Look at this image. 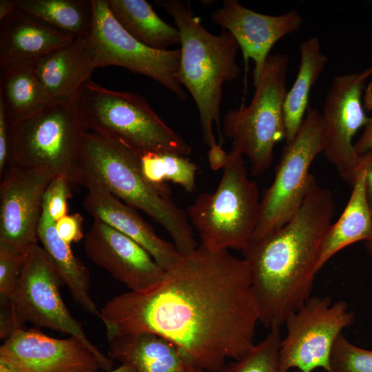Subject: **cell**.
<instances>
[{
    "instance_id": "cell-1",
    "label": "cell",
    "mask_w": 372,
    "mask_h": 372,
    "mask_svg": "<svg viewBox=\"0 0 372 372\" xmlns=\"http://www.w3.org/2000/svg\"><path fill=\"white\" fill-rule=\"evenodd\" d=\"M106 336L150 332L177 344L206 372H218L255 344L260 322L249 265L228 250L202 245L161 280L120 294L100 309Z\"/></svg>"
},
{
    "instance_id": "cell-2",
    "label": "cell",
    "mask_w": 372,
    "mask_h": 372,
    "mask_svg": "<svg viewBox=\"0 0 372 372\" xmlns=\"http://www.w3.org/2000/svg\"><path fill=\"white\" fill-rule=\"evenodd\" d=\"M331 191L312 174L298 211L278 230L251 240L242 251L251 274L260 322L280 329L311 297L324 236L332 224Z\"/></svg>"
},
{
    "instance_id": "cell-3",
    "label": "cell",
    "mask_w": 372,
    "mask_h": 372,
    "mask_svg": "<svg viewBox=\"0 0 372 372\" xmlns=\"http://www.w3.org/2000/svg\"><path fill=\"white\" fill-rule=\"evenodd\" d=\"M141 156L118 141L85 129L80 154L82 185L88 181L99 183L124 203L147 214L169 233L178 252L185 256L198 246L187 212L171 198L170 189L147 180Z\"/></svg>"
},
{
    "instance_id": "cell-4",
    "label": "cell",
    "mask_w": 372,
    "mask_h": 372,
    "mask_svg": "<svg viewBox=\"0 0 372 372\" xmlns=\"http://www.w3.org/2000/svg\"><path fill=\"white\" fill-rule=\"evenodd\" d=\"M154 4L172 16L179 30L180 56L177 78L197 107L203 141L209 147L218 144L213 132V124H216L220 144L223 137L220 121L223 87L239 76L238 44L225 30L219 34L207 30L187 1L156 0Z\"/></svg>"
},
{
    "instance_id": "cell-5",
    "label": "cell",
    "mask_w": 372,
    "mask_h": 372,
    "mask_svg": "<svg viewBox=\"0 0 372 372\" xmlns=\"http://www.w3.org/2000/svg\"><path fill=\"white\" fill-rule=\"evenodd\" d=\"M77 103L85 130L118 141L140 155L192 152V146L136 92L110 90L90 79Z\"/></svg>"
},
{
    "instance_id": "cell-6",
    "label": "cell",
    "mask_w": 372,
    "mask_h": 372,
    "mask_svg": "<svg viewBox=\"0 0 372 372\" xmlns=\"http://www.w3.org/2000/svg\"><path fill=\"white\" fill-rule=\"evenodd\" d=\"M10 125L9 166L46 169L82 185L80 154L85 127L77 95L52 101Z\"/></svg>"
},
{
    "instance_id": "cell-7",
    "label": "cell",
    "mask_w": 372,
    "mask_h": 372,
    "mask_svg": "<svg viewBox=\"0 0 372 372\" xmlns=\"http://www.w3.org/2000/svg\"><path fill=\"white\" fill-rule=\"evenodd\" d=\"M260 200L243 156L229 152L216 190L199 194L186 212L200 245L211 250L242 251L256 229Z\"/></svg>"
},
{
    "instance_id": "cell-8",
    "label": "cell",
    "mask_w": 372,
    "mask_h": 372,
    "mask_svg": "<svg viewBox=\"0 0 372 372\" xmlns=\"http://www.w3.org/2000/svg\"><path fill=\"white\" fill-rule=\"evenodd\" d=\"M289 58L270 54L248 105L228 110L221 123L223 137L231 141L230 152L246 156L254 176L271 166L275 145L285 138L283 105L287 94Z\"/></svg>"
},
{
    "instance_id": "cell-9",
    "label": "cell",
    "mask_w": 372,
    "mask_h": 372,
    "mask_svg": "<svg viewBox=\"0 0 372 372\" xmlns=\"http://www.w3.org/2000/svg\"><path fill=\"white\" fill-rule=\"evenodd\" d=\"M322 152V115L309 105L298 132L287 143L273 181L260 200L259 219L251 240L278 230L296 214L308 190L312 175L310 166Z\"/></svg>"
},
{
    "instance_id": "cell-10",
    "label": "cell",
    "mask_w": 372,
    "mask_h": 372,
    "mask_svg": "<svg viewBox=\"0 0 372 372\" xmlns=\"http://www.w3.org/2000/svg\"><path fill=\"white\" fill-rule=\"evenodd\" d=\"M353 321L354 315L345 301L311 296L285 322L287 335L281 339L279 349L282 369L312 372L322 368L331 372L333 344Z\"/></svg>"
},
{
    "instance_id": "cell-11",
    "label": "cell",
    "mask_w": 372,
    "mask_h": 372,
    "mask_svg": "<svg viewBox=\"0 0 372 372\" xmlns=\"http://www.w3.org/2000/svg\"><path fill=\"white\" fill-rule=\"evenodd\" d=\"M92 1L94 23L87 40L95 54L96 68L118 66L144 75L185 102L187 94L177 78L180 49L160 50L143 44L116 20L107 0Z\"/></svg>"
},
{
    "instance_id": "cell-12",
    "label": "cell",
    "mask_w": 372,
    "mask_h": 372,
    "mask_svg": "<svg viewBox=\"0 0 372 372\" xmlns=\"http://www.w3.org/2000/svg\"><path fill=\"white\" fill-rule=\"evenodd\" d=\"M63 285L57 271L43 247L34 246L27 254L25 265L10 303L23 324L29 322L39 328L74 337L100 359L114 365L87 338L81 324L72 316L60 293Z\"/></svg>"
},
{
    "instance_id": "cell-13",
    "label": "cell",
    "mask_w": 372,
    "mask_h": 372,
    "mask_svg": "<svg viewBox=\"0 0 372 372\" xmlns=\"http://www.w3.org/2000/svg\"><path fill=\"white\" fill-rule=\"evenodd\" d=\"M367 79L362 72L336 76L326 95L322 113V153L342 180L352 185L360 156L353 138L364 127L366 116L362 102Z\"/></svg>"
},
{
    "instance_id": "cell-14",
    "label": "cell",
    "mask_w": 372,
    "mask_h": 372,
    "mask_svg": "<svg viewBox=\"0 0 372 372\" xmlns=\"http://www.w3.org/2000/svg\"><path fill=\"white\" fill-rule=\"evenodd\" d=\"M54 177L43 169H6L0 185V248L28 253L38 245L43 196Z\"/></svg>"
},
{
    "instance_id": "cell-15",
    "label": "cell",
    "mask_w": 372,
    "mask_h": 372,
    "mask_svg": "<svg viewBox=\"0 0 372 372\" xmlns=\"http://www.w3.org/2000/svg\"><path fill=\"white\" fill-rule=\"evenodd\" d=\"M0 358L18 372H86L111 370L79 340L50 337L36 329L15 330L0 347Z\"/></svg>"
},
{
    "instance_id": "cell-16",
    "label": "cell",
    "mask_w": 372,
    "mask_h": 372,
    "mask_svg": "<svg viewBox=\"0 0 372 372\" xmlns=\"http://www.w3.org/2000/svg\"><path fill=\"white\" fill-rule=\"evenodd\" d=\"M211 19L235 39L242 53L245 70L249 60L254 61V85L258 82L275 43L300 30L303 23L297 10L269 15L255 12L237 0L223 1L222 6L212 12Z\"/></svg>"
},
{
    "instance_id": "cell-17",
    "label": "cell",
    "mask_w": 372,
    "mask_h": 372,
    "mask_svg": "<svg viewBox=\"0 0 372 372\" xmlns=\"http://www.w3.org/2000/svg\"><path fill=\"white\" fill-rule=\"evenodd\" d=\"M83 248L94 264L130 291L145 290L159 282L165 273L139 244L98 219L85 234Z\"/></svg>"
},
{
    "instance_id": "cell-18",
    "label": "cell",
    "mask_w": 372,
    "mask_h": 372,
    "mask_svg": "<svg viewBox=\"0 0 372 372\" xmlns=\"http://www.w3.org/2000/svg\"><path fill=\"white\" fill-rule=\"evenodd\" d=\"M83 186L88 190L83 206L94 219L106 223L136 242L165 271L181 259L183 256L175 245L158 236L135 209L113 196L99 183L88 181Z\"/></svg>"
},
{
    "instance_id": "cell-19",
    "label": "cell",
    "mask_w": 372,
    "mask_h": 372,
    "mask_svg": "<svg viewBox=\"0 0 372 372\" xmlns=\"http://www.w3.org/2000/svg\"><path fill=\"white\" fill-rule=\"evenodd\" d=\"M107 338L110 358L135 372H206L177 344L158 334L135 332Z\"/></svg>"
},
{
    "instance_id": "cell-20",
    "label": "cell",
    "mask_w": 372,
    "mask_h": 372,
    "mask_svg": "<svg viewBox=\"0 0 372 372\" xmlns=\"http://www.w3.org/2000/svg\"><path fill=\"white\" fill-rule=\"evenodd\" d=\"M35 65L51 101L76 96L96 69L95 54L90 42L79 38L36 59Z\"/></svg>"
},
{
    "instance_id": "cell-21",
    "label": "cell",
    "mask_w": 372,
    "mask_h": 372,
    "mask_svg": "<svg viewBox=\"0 0 372 372\" xmlns=\"http://www.w3.org/2000/svg\"><path fill=\"white\" fill-rule=\"evenodd\" d=\"M74 39L16 7L0 20V63L36 59Z\"/></svg>"
},
{
    "instance_id": "cell-22",
    "label": "cell",
    "mask_w": 372,
    "mask_h": 372,
    "mask_svg": "<svg viewBox=\"0 0 372 372\" xmlns=\"http://www.w3.org/2000/svg\"><path fill=\"white\" fill-rule=\"evenodd\" d=\"M0 101L10 123L35 113L52 102L38 76L35 59L0 63Z\"/></svg>"
},
{
    "instance_id": "cell-23",
    "label": "cell",
    "mask_w": 372,
    "mask_h": 372,
    "mask_svg": "<svg viewBox=\"0 0 372 372\" xmlns=\"http://www.w3.org/2000/svg\"><path fill=\"white\" fill-rule=\"evenodd\" d=\"M38 237L75 302L85 311L99 317L100 309L90 294V275L88 269L74 256L70 245L59 237L55 221L44 209L38 227Z\"/></svg>"
},
{
    "instance_id": "cell-24",
    "label": "cell",
    "mask_w": 372,
    "mask_h": 372,
    "mask_svg": "<svg viewBox=\"0 0 372 372\" xmlns=\"http://www.w3.org/2000/svg\"><path fill=\"white\" fill-rule=\"evenodd\" d=\"M351 186V194L343 212L324 236L317 272L339 251L354 242L372 238V212L366 196L365 176L362 169Z\"/></svg>"
},
{
    "instance_id": "cell-25",
    "label": "cell",
    "mask_w": 372,
    "mask_h": 372,
    "mask_svg": "<svg viewBox=\"0 0 372 372\" xmlns=\"http://www.w3.org/2000/svg\"><path fill=\"white\" fill-rule=\"evenodd\" d=\"M300 63L291 88L287 92L283 105L286 144L298 132L306 115L311 87L315 85L329 61L321 50L317 37H313L300 45Z\"/></svg>"
},
{
    "instance_id": "cell-26",
    "label": "cell",
    "mask_w": 372,
    "mask_h": 372,
    "mask_svg": "<svg viewBox=\"0 0 372 372\" xmlns=\"http://www.w3.org/2000/svg\"><path fill=\"white\" fill-rule=\"evenodd\" d=\"M119 24L134 39L155 50L180 44L178 29L163 21L145 0H107Z\"/></svg>"
},
{
    "instance_id": "cell-27",
    "label": "cell",
    "mask_w": 372,
    "mask_h": 372,
    "mask_svg": "<svg viewBox=\"0 0 372 372\" xmlns=\"http://www.w3.org/2000/svg\"><path fill=\"white\" fill-rule=\"evenodd\" d=\"M16 7L75 38L88 39L92 31V0H16Z\"/></svg>"
},
{
    "instance_id": "cell-28",
    "label": "cell",
    "mask_w": 372,
    "mask_h": 372,
    "mask_svg": "<svg viewBox=\"0 0 372 372\" xmlns=\"http://www.w3.org/2000/svg\"><path fill=\"white\" fill-rule=\"evenodd\" d=\"M141 171L152 185L169 189L167 182L180 185L192 193L198 166L184 156L169 153H147L141 156Z\"/></svg>"
},
{
    "instance_id": "cell-29",
    "label": "cell",
    "mask_w": 372,
    "mask_h": 372,
    "mask_svg": "<svg viewBox=\"0 0 372 372\" xmlns=\"http://www.w3.org/2000/svg\"><path fill=\"white\" fill-rule=\"evenodd\" d=\"M280 340V329H270L245 355L227 362L218 372H300L282 369L279 358Z\"/></svg>"
},
{
    "instance_id": "cell-30",
    "label": "cell",
    "mask_w": 372,
    "mask_h": 372,
    "mask_svg": "<svg viewBox=\"0 0 372 372\" xmlns=\"http://www.w3.org/2000/svg\"><path fill=\"white\" fill-rule=\"evenodd\" d=\"M330 369L331 372H372V350L354 345L341 333L331 350Z\"/></svg>"
},
{
    "instance_id": "cell-31",
    "label": "cell",
    "mask_w": 372,
    "mask_h": 372,
    "mask_svg": "<svg viewBox=\"0 0 372 372\" xmlns=\"http://www.w3.org/2000/svg\"><path fill=\"white\" fill-rule=\"evenodd\" d=\"M28 253L0 248V300L10 301L17 289Z\"/></svg>"
},
{
    "instance_id": "cell-32",
    "label": "cell",
    "mask_w": 372,
    "mask_h": 372,
    "mask_svg": "<svg viewBox=\"0 0 372 372\" xmlns=\"http://www.w3.org/2000/svg\"><path fill=\"white\" fill-rule=\"evenodd\" d=\"M70 184L66 178L55 176L45 190L43 209L55 222L67 214V202L72 196Z\"/></svg>"
},
{
    "instance_id": "cell-33",
    "label": "cell",
    "mask_w": 372,
    "mask_h": 372,
    "mask_svg": "<svg viewBox=\"0 0 372 372\" xmlns=\"http://www.w3.org/2000/svg\"><path fill=\"white\" fill-rule=\"evenodd\" d=\"M83 220L80 214H66L55 222L58 235L69 245L83 239L85 234L82 230Z\"/></svg>"
},
{
    "instance_id": "cell-34",
    "label": "cell",
    "mask_w": 372,
    "mask_h": 372,
    "mask_svg": "<svg viewBox=\"0 0 372 372\" xmlns=\"http://www.w3.org/2000/svg\"><path fill=\"white\" fill-rule=\"evenodd\" d=\"M11 152L10 125L3 104L0 101V174L9 166Z\"/></svg>"
},
{
    "instance_id": "cell-35",
    "label": "cell",
    "mask_w": 372,
    "mask_h": 372,
    "mask_svg": "<svg viewBox=\"0 0 372 372\" xmlns=\"http://www.w3.org/2000/svg\"><path fill=\"white\" fill-rule=\"evenodd\" d=\"M364 101V107L372 112V82L365 89ZM354 148L359 156L372 149V116L369 117L362 134L354 143Z\"/></svg>"
},
{
    "instance_id": "cell-36",
    "label": "cell",
    "mask_w": 372,
    "mask_h": 372,
    "mask_svg": "<svg viewBox=\"0 0 372 372\" xmlns=\"http://www.w3.org/2000/svg\"><path fill=\"white\" fill-rule=\"evenodd\" d=\"M358 169L364 173L366 196L372 212V149L360 156Z\"/></svg>"
},
{
    "instance_id": "cell-37",
    "label": "cell",
    "mask_w": 372,
    "mask_h": 372,
    "mask_svg": "<svg viewBox=\"0 0 372 372\" xmlns=\"http://www.w3.org/2000/svg\"><path fill=\"white\" fill-rule=\"evenodd\" d=\"M228 160V153H226L220 143L209 147L208 161L211 169L216 171L223 169Z\"/></svg>"
},
{
    "instance_id": "cell-38",
    "label": "cell",
    "mask_w": 372,
    "mask_h": 372,
    "mask_svg": "<svg viewBox=\"0 0 372 372\" xmlns=\"http://www.w3.org/2000/svg\"><path fill=\"white\" fill-rule=\"evenodd\" d=\"M16 8V0L0 1V20L10 15Z\"/></svg>"
},
{
    "instance_id": "cell-39",
    "label": "cell",
    "mask_w": 372,
    "mask_h": 372,
    "mask_svg": "<svg viewBox=\"0 0 372 372\" xmlns=\"http://www.w3.org/2000/svg\"><path fill=\"white\" fill-rule=\"evenodd\" d=\"M86 372H98V371H86ZM106 372H135L133 368L125 364H120L116 369H112Z\"/></svg>"
},
{
    "instance_id": "cell-40",
    "label": "cell",
    "mask_w": 372,
    "mask_h": 372,
    "mask_svg": "<svg viewBox=\"0 0 372 372\" xmlns=\"http://www.w3.org/2000/svg\"><path fill=\"white\" fill-rule=\"evenodd\" d=\"M366 247L372 260V238L369 240L366 241Z\"/></svg>"
},
{
    "instance_id": "cell-41",
    "label": "cell",
    "mask_w": 372,
    "mask_h": 372,
    "mask_svg": "<svg viewBox=\"0 0 372 372\" xmlns=\"http://www.w3.org/2000/svg\"><path fill=\"white\" fill-rule=\"evenodd\" d=\"M362 75L366 79L372 75V66L368 68L364 71L362 72Z\"/></svg>"
}]
</instances>
